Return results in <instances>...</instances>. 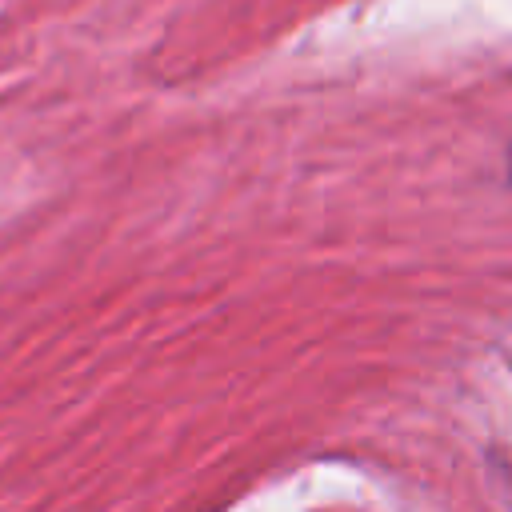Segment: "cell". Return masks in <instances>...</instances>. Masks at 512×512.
Here are the masks:
<instances>
[{"instance_id":"obj_1","label":"cell","mask_w":512,"mask_h":512,"mask_svg":"<svg viewBox=\"0 0 512 512\" xmlns=\"http://www.w3.org/2000/svg\"><path fill=\"white\" fill-rule=\"evenodd\" d=\"M508 180H512V148H508Z\"/></svg>"}]
</instances>
